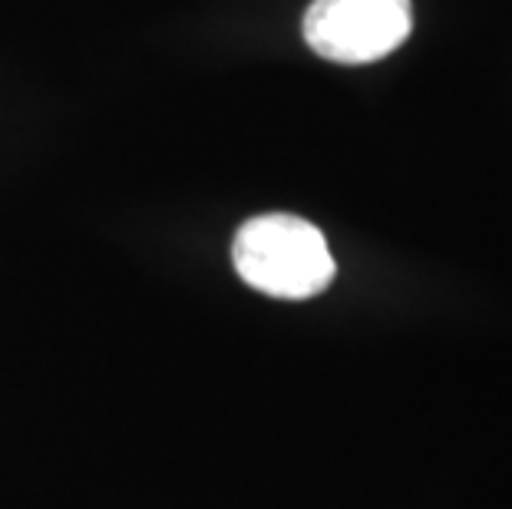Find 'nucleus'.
Instances as JSON below:
<instances>
[{"instance_id": "f257e3e1", "label": "nucleus", "mask_w": 512, "mask_h": 509, "mask_svg": "<svg viewBox=\"0 0 512 509\" xmlns=\"http://www.w3.org/2000/svg\"><path fill=\"white\" fill-rule=\"evenodd\" d=\"M235 272L261 295L304 301L334 281V255L318 225L288 212L255 215L235 232Z\"/></svg>"}, {"instance_id": "f03ea898", "label": "nucleus", "mask_w": 512, "mask_h": 509, "mask_svg": "<svg viewBox=\"0 0 512 509\" xmlns=\"http://www.w3.org/2000/svg\"><path fill=\"white\" fill-rule=\"evenodd\" d=\"M413 30L410 0H311L304 14V40L331 63L384 60Z\"/></svg>"}]
</instances>
